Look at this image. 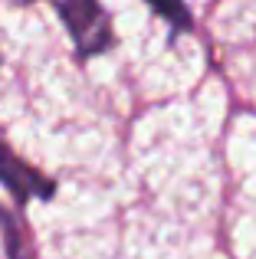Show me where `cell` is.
I'll return each instance as SVG.
<instances>
[{"label":"cell","mask_w":256,"mask_h":259,"mask_svg":"<svg viewBox=\"0 0 256 259\" xmlns=\"http://www.w3.org/2000/svg\"><path fill=\"white\" fill-rule=\"evenodd\" d=\"M53 7L69 26V36L82 56H96L112 46V26L99 0H53Z\"/></svg>","instance_id":"6da1fadb"},{"label":"cell","mask_w":256,"mask_h":259,"mask_svg":"<svg viewBox=\"0 0 256 259\" xmlns=\"http://www.w3.org/2000/svg\"><path fill=\"white\" fill-rule=\"evenodd\" d=\"M0 181L20 197V200H30V197H50L53 184L46 177H39L33 167H26L20 158H13L4 145H0Z\"/></svg>","instance_id":"7a4b0ae2"},{"label":"cell","mask_w":256,"mask_h":259,"mask_svg":"<svg viewBox=\"0 0 256 259\" xmlns=\"http://www.w3.org/2000/svg\"><path fill=\"white\" fill-rule=\"evenodd\" d=\"M148 4H151V10L158 13V17H164L178 33L191 26V13H187L184 0H148Z\"/></svg>","instance_id":"3957f363"}]
</instances>
